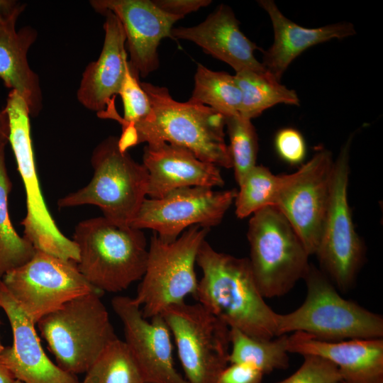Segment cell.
<instances>
[{
    "label": "cell",
    "instance_id": "1",
    "mask_svg": "<svg viewBox=\"0 0 383 383\" xmlns=\"http://www.w3.org/2000/svg\"><path fill=\"white\" fill-rule=\"evenodd\" d=\"M150 100L152 116L122 130L118 145L122 151L142 143L165 142L184 148L199 160L217 167L231 168L228 145L225 142L223 115L189 100H174L167 88L140 82Z\"/></svg>",
    "mask_w": 383,
    "mask_h": 383
},
{
    "label": "cell",
    "instance_id": "2",
    "mask_svg": "<svg viewBox=\"0 0 383 383\" xmlns=\"http://www.w3.org/2000/svg\"><path fill=\"white\" fill-rule=\"evenodd\" d=\"M196 262L202 277L194 297L230 328L260 340L277 336V316L265 301L248 258L215 250L205 240Z\"/></svg>",
    "mask_w": 383,
    "mask_h": 383
},
{
    "label": "cell",
    "instance_id": "3",
    "mask_svg": "<svg viewBox=\"0 0 383 383\" xmlns=\"http://www.w3.org/2000/svg\"><path fill=\"white\" fill-rule=\"evenodd\" d=\"M72 240L79 272L102 292L123 291L145 274L148 248L142 230L100 216L79 222Z\"/></svg>",
    "mask_w": 383,
    "mask_h": 383
},
{
    "label": "cell",
    "instance_id": "4",
    "mask_svg": "<svg viewBox=\"0 0 383 383\" xmlns=\"http://www.w3.org/2000/svg\"><path fill=\"white\" fill-rule=\"evenodd\" d=\"M306 296L295 311L277 316V336L302 332L315 338L338 341L382 338L383 318L343 298L323 272L310 265L304 278Z\"/></svg>",
    "mask_w": 383,
    "mask_h": 383
},
{
    "label": "cell",
    "instance_id": "5",
    "mask_svg": "<svg viewBox=\"0 0 383 383\" xmlns=\"http://www.w3.org/2000/svg\"><path fill=\"white\" fill-rule=\"evenodd\" d=\"M101 292L77 296L36 323L57 365L73 374L86 372L105 348L118 338Z\"/></svg>",
    "mask_w": 383,
    "mask_h": 383
},
{
    "label": "cell",
    "instance_id": "6",
    "mask_svg": "<svg viewBox=\"0 0 383 383\" xmlns=\"http://www.w3.org/2000/svg\"><path fill=\"white\" fill-rule=\"evenodd\" d=\"M91 162L94 174L90 182L60 199L59 208L95 205L107 219L131 226L146 199L147 169L127 151H122L118 138L114 136L108 137L95 148Z\"/></svg>",
    "mask_w": 383,
    "mask_h": 383
},
{
    "label": "cell",
    "instance_id": "7",
    "mask_svg": "<svg viewBox=\"0 0 383 383\" xmlns=\"http://www.w3.org/2000/svg\"><path fill=\"white\" fill-rule=\"evenodd\" d=\"M248 258L258 289L264 298L287 294L306 275L309 253L290 223L274 206L252 214L249 221Z\"/></svg>",
    "mask_w": 383,
    "mask_h": 383
},
{
    "label": "cell",
    "instance_id": "8",
    "mask_svg": "<svg viewBox=\"0 0 383 383\" xmlns=\"http://www.w3.org/2000/svg\"><path fill=\"white\" fill-rule=\"evenodd\" d=\"M209 230L191 226L172 242L164 241L153 233L145 272L134 298L143 306L145 318L160 314L168 306L184 302L189 294L195 295L198 281L194 265Z\"/></svg>",
    "mask_w": 383,
    "mask_h": 383
},
{
    "label": "cell",
    "instance_id": "9",
    "mask_svg": "<svg viewBox=\"0 0 383 383\" xmlns=\"http://www.w3.org/2000/svg\"><path fill=\"white\" fill-rule=\"evenodd\" d=\"M9 120V140L23 182L26 215L21 221L23 237L35 249L77 262L76 243L57 228L45 205L35 165L30 136V113L26 103L15 91L9 92L4 108Z\"/></svg>",
    "mask_w": 383,
    "mask_h": 383
},
{
    "label": "cell",
    "instance_id": "10",
    "mask_svg": "<svg viewBox=\"0 0 383 383\" xmlns=\"http://www.w3.org/2000/svg\"><path fill=\"white\" fill-rule=\"evenodd\" d=\"M173 334L188 383H216L227 367L230 328L202 304L184 301L160 313Z\"/></svg>",
    "mask_w": 383,
    "mask_h": 383
},
{
    "label": "cell",
    "instance_id": "11",
    "mask_svg": "<svg viewBox=\"0 0 383 383\" xmlns=\"http://www.w3.org/2000/svg\"><path fill=\"white\" fill-rule=\"evenodd\" d=\"M352 139H348L333 163L329 203L314 254L328 278L343 292L354 283L365 255L364 245L355 230L348 200Z\"/></svg>",
    "mask_w": 383,
    "mask_h": 383
},
{
    "label": "cell",
    "instance_id": "12",
    "mask_svg": "<svg viewBox=\"0 0 383 383\" xmlns=\"http://www.w3.org/2000/svg\"><path fill=\"white\" fill-rule=\"evenodd\" d=\"M1 280L35 324L77 296L101 292L84 278L76 262L37 249L29 261L6 272Z\"/></svg>",
    "mask_w": 383,
    "mask_h": 383
},
{
    "label": "cell",
    "instance_id": "13",
    "mask_svg": "<svg viewBox=\"0 0 383 383\" xmlns=\"http://www.w3.org/2000/svg\"><path fill=\"white\" fill-rule=\"evenodd\" d=\"M334 161L322 149L296 172L281 174L275 207L288 221L309 255L316 250L331 191Z\"/></svg>",
    "mask_w": 383,
    "mask_h": 383
},
{
    "label": "cell",
    "instance_id": "14",
    "mask_svg": "<svg viewBox=\"0 0 383 383\" xmlns=\"http://www.w3.org/2000/svg\"><path fill=\"white\" fill-rule=\"evenodd\" d=\"M236 189L215 191L204 187H184L159 199H145L131 226L150 229L166 242H172L185 228H210L221 223L235 201Z\"/></svg>",
    "mask_w": 383,
    "mask_h": 383
},
{
    "label": "cell",
    "instance_id": "15",
    "mask_svg": "<svg viewBox=\"0 0 383 383\" xmlns=\"http://www.w3.org/2000/svg\"><path fill=\"white\" fill-rule=\"evenodd\" d=\"M111 306L144 383H188L174 367L171 332L161 314L148 321L134 298L125 296H114Z\"/></svg>",
    "mask_w": 383,
    "mask_h": 383
},
{
    "label": "cell",
    "instance_id": "16",
    "mask_svg": "<svg viewBox=\"0 0 383 383\" xmlns=\"http://www.w3.org/2000/svg\"><path fill=\"white\" fill-rule=\"evenodd\" d=\"M98 13L110 11L120 21L126 35L129 64L139 77L145 78L160 66L158 47L172 38L173 25L182 19L160 9L152 0H92Z\"/></svg>",
    "mask_w": 383,
    "mask_h": 383
},
{
    "label": "cell",
    "instance_id": "17",
    "mask_svg": "<svg viewBox=\"0 0 383 383\" xmlns=\"http://www.w3.org/2000/svg\"><path fill=\"white\" fill-rule=\"evenodd\" d=\"M105 17L104 40L99 58L86 67L77 92L78 101L102 118L116 109L114 99L120 95L130 69L122 25L110 11Z\"/></svg>",
    "mask_w": 383,
    "mask_h": 383
},
{
    "label": "cell",
    "instance_id": "18",
    "mask_svg": "<svg viewBox=\"0 0 383 383\" xmlns=\"http://www.w3.org/2000/svg\"><path fill=\"white\" fill-rule=\"evenodd\" d=\"M0 307L10 322L13 337L4 347L0 360L16 379L23 383H79L75 374L54 364L43 350L35 323L21 307L0 279Z\"/></svg>",
    "mask_w": 383,
    "mask_h": 383
},
{
    "label": "cell",
    "instance_id": "19",
    "mask_svg": "<svg viewBox=\"0 0 383 383\" xmlns=\"http://www.w3.org/2000/svg\"><path fill=\"white\" fill-rule=\"evenodd\" d=\"M233 10L219 5L201 23L190 27L173 28L172 37L193 42L206 52L221 60L235 72L248 70L269 74L255 57L257 45L241 31Z\"/></svg>",
    "mask_w": 383,
    "mask_h": 383
},
{
    "label": "cell",
    "instance_id": "20",
    "mask_svg": "<svg viewBox=\"0 0 383 383\" xmlns=\"http://www.w3.org/2000/svg\"><path fill=\"white\" fill-rule=\"evenodd\" d=\"M143 164L148 172L147 196L150 199L161 198L179 188H213L224 184L218 167L165 142L147 144Z\"/></svg>",
    "mask_w": 383,
    "mask_h": 383
},
{
    "label": "cell",
    "instance_id": "21",
    "mask_svg": "<svg viewBox=\"0 0 383 383\" xmlns=\"http://www.w3.org/2000/svg\"><path fill=\"white\" fill-rule=\"evenodd\" d=\"M288 353L316 355L335 365L347 383H383V340L327 341L302 333L288 335Z\"/></svg>",
    "mask_w": 383,
    "mask_h": 383
},
{
    "label": "cell",
    "instance_id": "22",
    "mask_svg": "<svg viewBox=\"0 0 383 383\" xmlns=\"http://www.w3.org/2000/svg\"><path fill=\"white\" fill-rule=\"evenodd\" d=\"M258 4L268 13L274 30V42L264 52L261 63L278 82L292 62L309 48L355 33L353 25L348 22L304 28L284 16L273 1L260 0Z\"/></svg>",
    "mask_w": 383,
    "mask_h": 383
},
{
    "label": "cell",
    "instance_id": "23",
    "mask_svg": "<svg viewBox=\"0 0 383 383\" xmlns=\"http://www.w3.org/2000/svg\"><path fill=\"white\" fill-rule=\"evenodd\" d=\"M16 21L0 23V79L23 99L30 117H36L43 109V94L38 75L30 68L27 55L38 33L30 26L17 30Z\"/></svg>",
    "mask_w": 383,
    "mask_h": 383
},
{
    "label": "cell",
    "instance_id": "24",
    "mask_svg": "<svg viewBox=\"0 0 383 383\" xmlns=\"http://www.w3.org/2000/svg\"><path fill=\"white\" fill-rule=\"evenodd\" d=\"M235 77L242 94L239 114L244 118L251 120L279 104L299 105L296 91L270 74L245 70L236 72Z\"/></svg>",
    "mask_w": 383,
    "mask_h": 383
},
{
    "label": "cell",
    "instance_id": "25",
    "mask_svg": "<svg viewBox=\"0 0 383 383\" xmlns=\"http://www.w3.org/2000/svg\"><path fill=\"white\" fill-rule=\"evenodd\" d=\"M273 340H260L250 337L236 328H230L231 363L250 365L263 374L289 366L287 334Z\"/></svg>",
    "mask_w": 383,
    "mask_h": 383
},
{
    "label": "cell",
    "instance_id": "26",
    "mask_svg": "<svg viewBox=\"0 0 383 383\" xmlns=\"http://www.w3.org/2000/svg\"><path fill=\"white\" fill-rule=\"evenodd\" d=\"M189 101L207 106L225 117L240 115L241 91L235 75L198 64Z\"/></svg>",
    "mask_w": 383,
    "mask_h": 383
},
{
    "label": "cell",
    "instance_id": "27",
    "mask_svg": "<svg viewBox=\"0 0 383 383\" xmlns=\"http://www.w3.org/2000/svg\"><path fill=\"white\" fill-rule=\"evenodd\" d=\"M12 183L5 161V147L0 148V277L17 268L34 255L36 249L13 228L9 212V194Z\"/></svg>",
    "mask_w": 383,
    "mask_h": 383
},
{
    "label": "cell",
    "instance_id": "28",
    "mask_svg": "<svg viewBox=\"0 0 383 383\" xmlns=\"http://www.w3.org/2000/svg\"><path fill=\"white\" fill-rule=\"evenodd\" d=\"M85 373L82 383H144L132 353L118 338L105 348Z\"/></svg>",
    "mask_w": 383,
    "mask_h": 383
},
{
    "label": "cell",
    "instance_id": "29",
    "mask_svg": "<svg viewBox=\"0 0 383 383\" xmlns=\"http://www.w3.org/2000/svg\"><path fill=\"white\" fill-rule=\"evenodd\" d=\"M280 184L279 175L255 165L238 184L235 199V214L243 218L267 206H274Z\"/></svg>",
    "mask_w": 383,
    "mask_h": 383
},
{
    "label": "cell",
    "instance_id": "30",
    "mask_svg": "<svg viewBox=\"0 0 383 383\" xmlns=\"http://www.w3.org/2000/svg\"><path fill=\"white\" fill-rule=\"evenodd\" d=\"M229 136L228 145L232 167L238 184L256 165L258 150L257 136L251 123L240 115L225 117Z\"/></svg>",
    "mask_w": 383,
    "mask_h": 383
},
{
    "label": "cell",
    "instance_id": "31",
    "mask_svg": "<svg viewBox=\"0 0 383 383\" xmlns=\"http://www.w3.org/2000/svg\"><path fill=\"white\" fill-rule=\"evenodd\" d=\"M140 82L138 74L130 66L120 93L123 104V117L118 115L116 119L122 126V130L143 123L152 116L150 100Z\"/></svg>",
    "mask_w": 383,
    "mask_h": 383
},
{
    "label": "cell",
    "instance_id": "32",
    "mask_svg": "<svg viewBox=\"0 0 383 383\" xmlns=\"http://www.w3.org/2000/svg\"><path fill=\"white\" fill-rule=\"evenodd\" d=\"M299 369L278 383H339L343 380L339 370L329 360L316 355H304Z\"/></svg>",
    "mask_w": 383,
    "mask_h": 383
},
{
    "label": "cell",
    "instance_id": "33",
    "mask_svg": "<svg viewBox=\"0 0 383 383\" xmlns=\"http://www.w3.org/2000/svg\"><path fill=\"white\" fill-rule=\"evenodd\" d=\"M274 143L278 155L285 162L296 165L304 160L306 143L297 130L292 128L281 129L275 136Z\"/></svg>",
    "mask_w": 383,
    "mask_h": 383
},
{
    "label": "cell",
    "instance_id": "34",
    "mask_svg": "<svg viewBox=\"0 0 383 383\" xmlns=\"http://www.w3.org/2000/svg\"><path fill=\"white\" fill-rule=\"evenodd\" d=\"M263 373L245 363H231L220 374L216 383H262Z\"/></svg>",
    "mask_w": 383,
    "mask_h": 383
},
{
    "label": "cell",
    "instance_id": "35",
    "mask_svg": "<svg viewBox=\"0 0 383 383\" xmlns=\"http://www.w3.org/2000/svg\"><path fill=\"white\" fill-rule=\"evenodd\" d=\"M164 12L184 18L185 15L211 4L210 0H152Z\"/></svg>",
    "mask_w": 383,
    "mask_h": 383
},
{
    "label": "cell",
    "instance_id": "36",
    "mask_svg": "<svg viewBox=\"0 0 383 383\" xmlns=\"http://www.w3.org/2000/svg\"><path fill=\"white\" fill-rule=\"evenodd\" d=\"M26 4L16 0H0V23L18 20Z\"/></svg>",
    "mask_w": 383,
    "mask_h": 383
},
{
    "label": "cell",
    "instance_id": "37",
    "mask_svg": "<svg viewBox=\"0 0 383 383\" xmlns=\"http://www.w3.org/2000/svg\"><path fill=\"white\" fill-rule=\"evenodd\" d=\"M9 120L4 109H0V148L5 147L9 140Z\"/></svg>",
    "mask_w": 383,
    "mask_h": 383
},
{
    "label": "cell",
    "instance_id": "38",
    "mask_svg": "<svg viewBox=\"0 0 383 383\" xmlns=\"http://www.w3.org/2000/svg\"><path fill=\"white\" fill-rule=\"evenodd\" d=\"M15 380L12 373L0 360V383H13Z\"/></svg>",
    "mask_w": 383,
    "mask_h": 383
},
{
    "label": "cell",
    "instance_id": "39",
    "mask_svg": "<svg viewBox=\"0 0 383 383\" xmlns=\"http://www.w3.org/2000/svg\"><path fill=\"white\" fill-rule=\"evenodd\" d=\"M4 346H3L0 340V353L4 350Z\"/></svg>",
    "mask_w": 383,
    "mask_h": 383
},
{
    "label": "cell",
    "instance_id": "40",
    "mask_svg": "<svg viewBox=\"0 0 383 383\" xmlns=\"http://www.w3.org/2000/svg\"><path fill=\"white\" fill-rule=\"evenodd\" d=\"M13 383H23V382H22L20 381V380L16 379L15 382H14Z\"/></svg>",
    "mask_w": 383,
    "mask_h": 383
},
{
    "label": "cell",
    "instance_id": "41",
    "mask_svg": "<svg viewBox=\"0 0 383 383\" xmlns=\"http://www.w3.org/2000/svg\"><path fill=\"white\" fill-rule=\"evenodd\" d=\"M339 383H347V382H345V381H343V380H342V381L340 382Z\"/></svg>",
    "mask_w": 383,
    "mask_h": 383
},
{
    "label": "cell",
    "instance_id": "42",
    "mask_svg": "<svg viewBox=\"0 0 383 383\" xmlns=\"http://www.w3.org/2000/svg\"><path fill=\"white\" fill-rule=\"evenodd\" d=\"M1 323V322H0Z\"/></svg>",
    "mask_w": 383,
    "mask_h": 383
}]
</instances>
